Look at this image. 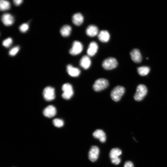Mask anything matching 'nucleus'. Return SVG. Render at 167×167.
Masks as SVG:
<instances>
[{
  "mask_svg": "<svg viewBox=\"0 0 167 167\" xmlns=\"http://www.w3.org/2000/svg\"><path fill=\"white\" fill-rule=\"evenodd\" d=\"M98 37L100 40L103 43H106L109 40L110 35L109 32L106 30H103L98 34Z\"/></svg>",
  "mask_w": 167,
  "mask_h": 167,
  "instance_id": "obj_18",
  "label": "nucleus"
},
{
  "mask_svg": "<svg viewBox=\"0 0 167 167\" xmlns=\"http://www.w3.org/2000/svg\"><path fill=\"white\" fill-rule=\"evenodd\" d=\"M56 114L55 108L52 105L47 106L44 109L43 114L46 117L51 118L55 116Z\"/></svg>",
  "mask_w": 167,
  "mask_h": 167,
  "instance_id": "obj_10",
  "label": "nucleus"
},
{
  "mask_svg": "<svg viewBox=\"0 0 167 167\" xmlns=\"http://www.w3.org/2000/svg\"><path fill=\"white\" fill-rule=\"evenodd\" d=\"M80 65L85 70L89 68L91 65V61L89 56L87 55L83 56L80 61Z\"/></svg>",
  "mask_w": 167,
  "mask_h": 167,
  "instance_id": "obj_15",
  "label": "nucleus"
},
{
  "mask_svg": "<svg viewBox=\"0 0 167 167\" xmlns=\"http://www.w3.org/2000/svg\"><path fill=\"white\" fill-rule=\"evenodd\" d=\"M148 90L146 87L144 85L140 84L137 87L136 92L134 96V99L137 101L142 100L146 95Z\"/></svg>",
  "mask_w": 167,
  "mask_h": 167,
  "instance_id": "obj_2",
  "label": "nucleus"
},
{
  "mask_svg": "<svg viewBox=\"0 0 167 167\" xmlns=\"http://www.w3.org/2000/svg\"><path fill=\"white\" fill-rule=\"evenodd\" d=\"M53 123L55 126L58 127H63L64 124V122L62 120L58 119L54 120Z\"/></svg>",
  "mask_w": 167,
  "mask_h": 167,
  "instance_id": "obj_23",
  "label": "nucleus"
},
{
  "mask_svg": "<svg viewBox=\"0 0 167 167\" xmlns=\"http://www.w3.org/2000/svg\"><path fill=\"white\" fill-rule=\"evenodd\" d=\"M19 50V47L16 46L14 47L10 51L9 55L11 56H14L18 52Z\"/></svg>",
  "mask_w": 167,
  "mask_h": 167,
  "instance_id": "obj_25",
  "label": "nucleus"
},
{
  "mask_svg": "<svg viewBox=\"0 0 167 167\" xmlns=\"http://www.w3.org/2000/svg\"><path fill=\"white\" fill-rule=\"evenodd\" d=\"M83 46L80 42L76 41L73 42L72 47L70 51V54L73 55L80 54L83 50Z\"/></svg>",
  "mask_w": 167,
  "mask_h": 167,
  "instance_id": "obj_7",
  "label": "nucleus"
},
{
  "mask_svg": "<svg viewBox=\"0 0 167 167\" xmlns=\"http://www.w3.org/2000/svg\"><path fill=\"white\" fill-rule=\"evenodd\" d=\"M134 165L133 163L131 161H128L126 162L124 164V167H134Z\"/></svg>",
  "mask_w": 167,
  "mask_h": 167,
  "instance_id": "obj_28",
  "label": "nucleus"
},
{
  "mask_svg": "<svg viewBox=\"0 0 167 167\" xmlns=\"http://www.w3.org/2000/svg\"><path fill=\"white\" fill-rule=\"evenodd\" d=\"M86 32L88 36L90 37H94L98 34L99 29L96 25H91L87 28Z\"/></svg>",
  "mask_w": 167,
  "mask_h": 167,
  "instance_id": "obj_13",
  "label": "nucleus"
},
{
  "mask_svg": "<svg viewBox=\"0 0 167 167\" xmlns=\"http://www.w3.org/2000/svg\"><path fill=\"white\" fill-rule=\"evenodd\" d=\"M108 81L104 78H100L97 80L93 86L94 90L96 92H100L106 89L109 86Z\"/></svg>",
  "mask_w": 167,
  "mask_h": 167,
  "instance_id": "obj_3",
  "label": "nucleus"
},
{
  "mask_svg": "<svg viewBox=\"0 0 167 167\" xmlns=\"http://www.w3.org/2000/svg\"><path fill=\"white\" fill-rule=\"evenodd\" d=\"M29 28V26L27 24L24 23L21 25L19 27V30L22 32H26Z\"/></svg>",
  "mask_w": 167,
  "mask_h": 167,
  "instance_id": "obj_26",
  "label": "nucleus"
},
{
  "mask_svg": "<svg viewBox=\"0 0 167 167\" xmlns=\"http://www.w3.org/2000/svg\"><path fill=\"white\" fill-rule=\"evenodd\" d=\"M62 90L63 91L62 97L66 100L70 99L74 94L72 86L70 84H64L62 86Z\"/></svg>",
  "mask_w": 167,
  "mask_h": 167,
  "instance_id": "obj_5",
  "label": "nucleus"
},
{
  "mask_svg": "<svg viewBox=\"0 0 167 167\" xmlns=\"http://www.w3.org/2000/svg\"><path fill=\"white\" fill-rule=\"evenodd\" d=\"M130 55L132 60L135 63H139L142 61V57L140 51L138 49H134L131 51Z\"/></svg>",
  "mask_w": 167,
  "mask_h": 167,
  "instance_id": "obj_9",
  "label": "nucleus"
},
{
  "mask_svg": "<svg viewBox=\"0 0 167 167\" xmlns=\"http://www.w3.org/2000/svg\"><path fill=\"white\" fill-rule=\"evenodd\" d=\"M10 7V4L7 1L1 0L0 1V9L2 11L7 10Z\"/></svg>",
  "mask_w": 167,
  "mask_h": 167,
  "instance_id": "obj_22",
  "label": "nucleus"
},
{
  "mask_svg": "<svg viewBox=\"0 0 167 167\" xmlns=\"http://www.w3.org/2000/svg\"><path fill=\"white\" fill-rule=\"evenodd\" d=\"M112 163L115 165L119 164L121 162V159L119 158H118L111 160Z\"/></svg>",
  "mask_w": 167,
  "mask_h": 167,
  "instance_id": "obj_27",
  "label": "nucleus"
},
{
  "mask_svg": "<svg viewBox=\"0 0 167 167\" xmlns=\"http://www.w3.org/2000/svg\"><path fill=\"white\" fill-rule=\"evenodd\" d=\"M118 65L117 60L113 57L108 58L103 62L102 66L106 70H111L116 68Z\"/></svg>",
  "mask_w": 167,
  "mask_h": 167,
  "instance_id": "obj_4",
  "label": "nucleus"
},
{
  "mask_svg": "<svg viewBox=\"0 0 167 167\" xmlns=\"http://www.w3.org/2000/svg\"><path fill=\"white\" fill-rule=\"evenodd\" d=\"M67 70L69 74L74 77L78 76L81 73L80 70L78 68L73 67L71 64H68L67 66Z\"/></svg>",
  "mask_w": 167,
  "mask_h": 167,
  "instance_id": "obj_14",
  "label": "nucleus"
},
{
  "mask_svg": "<svg viewBox=\"0 0 167 167\" xmlns=\"http://www.w3.org/2000/svg\"><path fill=\"white\" fill-rule=\"evenodd\" d=\"M23 1L22 0H14L13 1L14 4L17 6H18L21 4Z\"/></svg>",
  "mask_w": 167,
  "mask_h": 167,
  "instance_id": "obj_29",
  "label": "nucleus"
},
{
  "mask_svg": "<svg viewBox=\"0 0 167 167\" xmlns=\"http://www.w3.org/2000/svg\"><path fill=\"white\" fill-rule=\"evenodd\" d=\"M122 153L121 151L119 148H115L112 149L110 152L109 156L111 160L119 158Z\"/></svg>",
  "mask_w": 167,
  "mask_h": 167,
  "instance_id": "obj_20",
  "label": "nucleus"
},
{
  "mask_svg": "<svg viewBox=\"0 0 167 167\" xmlns=\"http://www.w3.org/2000/svg\"><path fill=\"white\" fill-rule=\"evenodd\" d=\"M43 95L44 99L47 101H51L55 99V90L50 86L45 88L43 91Z\"/></svg>",
  "mask_w": 167,
  "mask_h": 167,
  "instance_id": "obj_6",
  "label": "nucleus"
},
{
  "mask_svg": "<svg viewBox=\"0 0 167 167\" xmlns=\"http://www.w3.org/2000/svg\"><path fill=\"white\" fill-rule=\"evenodd\" d=\"M125 92V88L121 86H117L115 87L112 91L111 96L112 100L117 102L121 99Z\"/></svg>",
  "mask_w": 167,
  "mask_h": 167,
  "instance_id": "obj_1",
  "label": "nucleus"
},
{
  "mask_svg": "<svg viewBox=\"0 0 167 167\" xmlns=\"http://www.w3.org/2000/svg\"><path fill=\"white\" fill-rule=\"evenodd\" d=\"M100 153V150L96 146L91 147L88 155L89 159L92 162L96 161L99 157Z\"/></svg>",
  "mask_w": 167,
  "mask_h": 167,
  "instance_id": "obj_8",
  "label": "nucleus"
},
{
  "mask_svg": "<svg viewBox=\"0 0 167 167\" xmlns=\"http://www.w3.org/2000/svg\"><path fill=\"white\" fill-rule=\"evenodd\" d=\"M72 21L75 25L77 26H79L83 22L84 17L81 13H76L73 16Z\"/></svg>",
  "mask_w": 167,
  "mask_h": 167,
  "instance_id": "obj_17",
  "label": "nucleus"
},
{
  "mask_svg": "<svg viewBox=\"0 0 167 167\" xmlns=\"http://www.w3.org/2000/svg\"><path fill=\"white\" fill-rule=\"evenodd\" d=\"M1 20L3 24L6 26H10L14 22L13 17L10 14L5 13L1 17Z\"/></svg>",
  "mask_w": 167,
  "mask_h": 167,
  "instance_id": "obj_11",
  "label": "nucleus"
},
{
  "mask_svg": "<svg viewBox=\"0 0 167 167\" xmlns=\"http://www.w3.org/2000/svg\"><path fill=\"white\" fill-rule=\"evenodd\" d=\"M94 138L99 139L102 143L105 142L106 140V136L105 133L102 130H97L93 133Z\"/></svg>",
  "mask_w": 167,
  "mask_h": 167,
  "instance_id": "obj_16",
  "label": "nucleus"
},
{
  "mask_svg": "<svg viewBox=\"0 0 167 167\" xmlns=\"http://www.w3.org/2000/svg\"><path fill=\"white\" fill-rule=\"evenodd\" d=\"M13 43V40L11 37H8L3 41V45L6 48L9 47Z\"/></svg>",
  "mask_w": 167,
  "mask_h": 167,
  "instance_id": "obj_24",
  "label": "nucleus"
},
{
  "mask_svg": "<svg viewBox=\"0 0 167 167\" xmlns=\"http://www.w3.org/2000/svg\"><path fill=\"white\" fill-rule=\"evenodd\" d=\"M98 49V46L96 42H91L88 46L87 53L90 56H94L97 53Z\"/></svg>",
  "mask_w": 167,
  "mask_h": 167,
  "instance_id": "obj_12",
  "label": "nucleus"
},
{
  "mask_svg": "<svg viewBox=\"0 0 167 167\" xmlns=\"http://www.w3.org/2000/svg\"><path fill=\"white\" fill-rule=\"evenodd\" d=\"M72 28L69 25H65L61 29L60 33L64 37H66L69 36L71 32Z\"/></svg>",
  "mask_w": 167,
  "mask_h": 167,
  "instance_id": "obj_19",
  "label": "nucleus"
},
{
  "mask_svg": "<svg viewBox=\"0 0 167 167\" xmlns=\"http://www.w3.org/2000/svg\"><path fill=\"white\" fill-rule=\"evenodd\" d=\"M150 71V69L148 67L142 66L137 68V72L140 75L142 76L148 74Z\"/></svg>",
  "mask_w": 167,
  "mask_h": 167,
  "instance_id": "obj_21",
  "label": "nucleus"
}]
</instances>
